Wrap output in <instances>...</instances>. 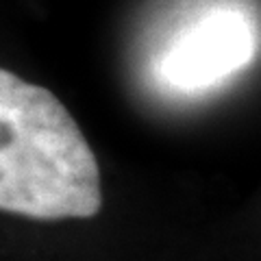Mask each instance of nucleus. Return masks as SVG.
Returning <instances> with one entry per match:
<instances>
[{
  "instance_id": "1",
  "label": "nucleus",
  "mask_w": 261,
  "mask_h": 261,
  "mask_svg": "<svg viewBox=\"0 0 261 261\" xmlns=\"http://www.w3.org/2000/svg\"><path fill=\"white\" fill-rule=\"evenodd\" d=\"M102 207L100 168L50 89L0 68V211L85 220Z\"/></svg>"
},
{
  "instance_id": "2",
  "label": "nucleus",
  "mask_w": 261,
  "mask_h": 261,
  "mask_svg": "<svg viewBox=\"0 0 261 261\" xmlns=\"http://www.w3.org/2000/svg\"><path fill=\"white\" fill-rule=\"evenodd\" d=\"M257 55V29L250 15L228 5H209L185 18L157 57V76L178 94L216 87Z\"/></svg>"
}]
</instances>
